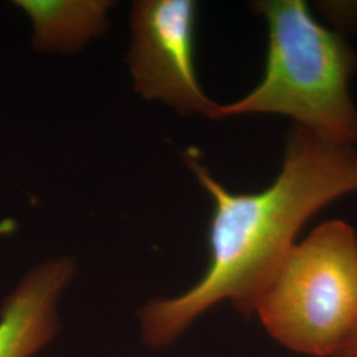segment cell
<instances>
[{"label":"cell","instance_id":"obj_6","mask_svg":"<svg viewBox=\"0 0 357 357\" xmlns=\"http://www.w3.org/2000/svg\"><path fill=\"white\" fill-rule=\"evenodd\" d=\"M33 26L36 51L75 53L107 29V0H16Z\"/></svg>","mask_w":357,"mask_h":357},{"label":"cell","instance_id":"obj_7","mask_svg":"<svg viewBox=\"0 0 357 357\" xmlns=\"http://www.w3.org/2000/svg\"><path fill=\"white\" fill-rule=\"evenodd\" d=\"M317 7L335 26L333 31L337 33L357 31V1H323Z\"/></svg>","mask_w":357,"mask_h":357},{"label":"cell","instance_id":"obj_3","mask_svg":"<svg viewBox=\"0 0 357 357\" xmlns=\"http://www.w3.org/2000/svg\"><path fill=\"white\" fill-rule=\"evenodd\" d=\"M299 355L335 357L357 327V234L342 220L295 243L255 314Z\"/></svg>","mask_w":357,"mask_h":357},{"label":"cell","instance_id":"obj_5","mask_svg":"<svg viewBox=\"0 0 357 357\" xmlns=\"http://www.w3.org/2000/svg\"><path fill=\"white\" fill-rule=\"evenodd\" d=\"M75 274L69 258L45 261L19 282L0 308V357H33L59 331V301Z\"/></svg>","mask_w":357,"mask_h":357},{"label":"cell","instance_id":"obj_8","mask_svg":"<svg viewBox=\"0 0 357 357\" xmlns=\"http://www.w3.org/2000/svg\"><path fill=\"white\" fill-rule=\"evenodd\" d=\"M335 357H357V327L344 347L340 349V352Z\"/></svg>","mask_w":357,"mask_h":357},{"label":"cell","instance_id":"obj_4","mask_svg":"<svg viewBox=\"0 0 357 357\" xmlns=\"http://www.w3.org/2000/svg\"><path fill=\"white\" fill-rule=\"evenodd\" d=\"M197 4L192 0H138L131 10L128 63L134 89L181 114L211 118L218 103L200 86L195 66Z\"/></svg>","mask_w":357,"mask_h":357},{"label":"cell","instance_id":"obj_1","mask_svg":"<svg viewBox=\"0 0 357 357\" xmlns=\"http://www.w3.org/2000/svg\"><path fill=\"white\" fill-rule=\"evenodd\" d=\"M185 162L213 200L209 264L187 291L155 298L139 311L142 340L160 349L176 342L212 307L230 302L243 315L274 281L298 233L321 208L357 191V153L294 126L277 178L257 193L230 192L188 150Z\"/></svg>","mask_w":357,"mask_h":357},{"label":"cell","instance_id":"obj_2","mask_svg":"<svg viewBox=\"0 0 357 357\" xmlns=\"http://www.w3.org/2000/svg\"><path fill=\"white\" fill-rule=\"evenodd\" d=\"M252 8L268 26L264 77L241 100L218 105L211 119L284 115L295 126L352 147L357 107L349 82L357 70L356 52L343 35L319 23L303 0H258Z\"/></svg>","mask_w":357,"mask_h":357}]
</instances>
